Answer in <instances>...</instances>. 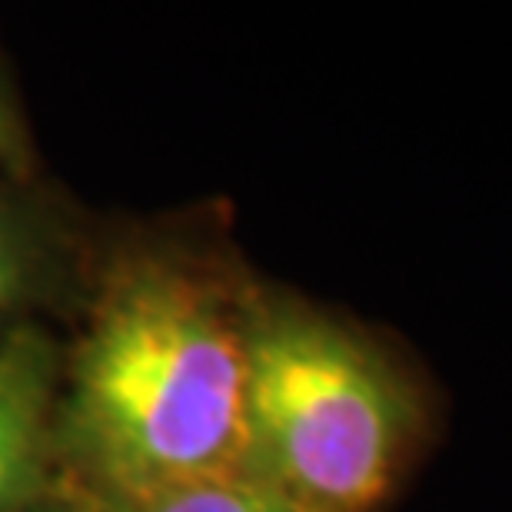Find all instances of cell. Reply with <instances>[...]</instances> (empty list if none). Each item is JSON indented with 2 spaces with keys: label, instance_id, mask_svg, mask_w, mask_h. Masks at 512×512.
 Here are the masks:
<instances>
[{
  "label": "cell",
  "instance_id": "3",
  "mask_svg": "<svg viewBox=\"0 0 512 512\" xmlns=\"http://www.w3.org/2000/svg\"><path fill=\"white\" fill-rule=\"evenodd\" d=\"M54 356L44 336L20 330L0 343V512H24L50 466Z\"/></svg>",
  "mask_w": 512,
  "mask_h": 512
},
{
  "label": "cell",
  "instance_id": "2",
  "mask_svg": "<svg viewBox=\"0 0 512 512\" xmlns=\"http://www.w3.org/2000/svg\"><path fill=\"white\" fill-rule=\"evenodd\" d=\"M433 419L403 356L306 303L256 296L247 473L290 512H380Z\"/></svg>",
  "mask_w": 512,
  "mask_h": 512
},
{
  "label": "cell",
  "instance_id": "5",
  "mask_svg": "<svg viewBox=\"0 0 512 512\" xmlns=\"http://www.w3.org/2000/svg\"><path fill=\"white\" fill-rule=\"evenodd\" d=\"M27 283V253L17 230L0 217V313L10 310Z\"/></svg>",
  "mask_w": 512,
  "mask_h": 512
},
{
  "label": "cell",
  "instance_id": "1",
  "mask_svg": "<svg viewBox=\"0 0 512 512\" xmlns=\"http://www.w3.org/2000/svg\"><path fill=\"white\" fill-rule=\"evenodd\" d=\"M253 306L240 283L177 260L110 276L74 360L64 439L114 506L247 473Z\"/></svg>",
  "mask_w": 512,
  "mask_h": 512
},
{
  "label": "cell",
  "instance_id": "4",
  "mask_svg": "<svg viewBox=\"0 0 512 512\" xmlns=\"http://www.w3.org/2000/svg\"><path fill=\"white\" fill-rule=\"evenodd\" d=\"M117 512H290L260 479L250 473L213 476L200 483L163 489L137 503L114 506Z\"/></svg>",
  "mask_w": 512,
  "mask_h": 512
},
{
  "label": "cell",
  "instance_id": "6",
  "mask_svg": "<svg viewBox=\"0 0 512 512\" xmlns=\"http://www.w3.org/2000/svg\"><path fill=\"white\" fill-rule=\"evenodd\" d=\"M0 147H4V114H0Z\"/></svg>",
  "mask_w": 512,
  "mask_h": 512
}]
</instances>
